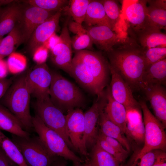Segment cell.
Masks as SVG:
<instances>
[{
	"label": "cell",
	"mask_w": 166,
	"mask_h": 166,
	"mask_svg": "<svg viewBox=\"0 0 166 166\" xmlns=\"http://www.w3.org/2000/svg\"><path fill=\"white\" fill-rule=\"evenodd\" d=\"M144 49L128 36L107 53L109 66L121 76L132 90L143 91L144 89L142 78L146 67Z\"/></svg>",
	"instance_id": "obj_1"
},
{
	"label": "cell",
	"mask_w": 166,
	"mask_h": 166,
	"mask_svg": "<svg viewBox=\"0 0 166 166\" xmlns=\"http://www.w3.org/2000/svg\"><path fill=\"white\" fill-rule=\"evenodd\" d=\"M27 72L12 83L0 99V104L7 109L18 120L24 129L30 133L33 129L30 111L31 93L27 81Z\"/></svg>",
	"instance_id": "obj_2"
},
{
	"label": "cell",
	"mask_w": 166,
	"mask_h": 166,
	"mask_svg": "<svg viewBox=\"0 0 166 166\" xmlns=\"http://www.w3.org/2000/svg\"><path fill=\"white\" fill-rule=\"evenodd\" d=\"M49 95L53 103L63 113L83 107L85 96L80 89L59 73L52 71Z\"/></svg>",
	"instance_id": "obj_3"
},
{
	"label": "cell",
	"mask_w": 166,
	"mask_h": 166,
	"mask_svg": "<svg viewBox=\"0 0 166 166\" xmlns=\"http://www.w3.org/2000/svg\"><path fill=\"white\" fill-rule=\"evenodd\" d=\"M143 113L144 127V145L134 159L133 166L146 153L152 150H159L165 152L166 148L165 128L151 112L146 102H139Z\"/></svg>",
	"instance_id": "obj_4"
},
{
	"label": "cell",
	"mask_w": 166,
	"mask_h": 166,
	"mask_svg": "<svg viewBox=\"0 0 166 166\" xmlns=\"http://www.w3.org/2000/svg\"><path fill=\"white\" fill-rule=\"evenodd\" d=\"M32 124L34 130L52 154L71 160L73 164L84 162L69 147L63 138L47 127L36 114L32 117Z\"/></svg>",
	"instance_id": "obj_5"
},
{
	"label": "cell",
	"mask_w": 166,
	"mask_h": 166,
	"mask_svg": "<svg viewBox=\"0 0 166 166\" xmlns=\"http://www.w3.org/2000/svg\"><path fill=\"white\" fill-rule=\"evenodd\" d=\"M28 166H51L57 156L52 154L38 136L27 137L12 135Z\"/></svg>",
	"instance_id": "obj_6"
},
{
	"label": "cell",
	"mask_w": 166,
	"mask_h": 166,
	"mask_svg": "<svg viewBox=\"0 0 166 166\" xmlns=\"http://www.w3.org/2000/svg\"><path fill=\"white\" fill-rule=\"evenodd\" d=\"M34 108L36 114L44 124L60 135L69 147L74 150L67 134L65 115L53 103L49 96L37 99Z\"/></svg>",
	"instance_id": "obj_7"
},
{
	"label": "cell",
	"mask_w": 166,
	"mask_h": 166,
	"mask_svg": "<svg viewBox=\"0 0 166 166\" xmlns=\"http://www.w3.org/2000/svg\"><path fill=\"white\" fill-rule=\"evenodd\" d=\"M65 115L67 134L74 150L89 159L85 142L84 113L80 108L68 111Z\"/></svg>",
	"instance_id": "obj_8"
},
{
	"label": "cell",
	"mask_w": 166,
	"mask_h": 166,
	"mask_svg": "<svg viewBox=\"0 0 166 166\" xmlns=\"http://www.w3.org/2000/svg\"><path fill=\"white\" fill-rule=\"evenodd\" d=\"M75 56L90 72L102 92L107 84L109 63L100 52L87 50L76 51Z\"/></svg>",
	"instance_id": "obj_9"
},
{
	"label": "cell",
	"mask_w": 166,
	"mask_h": 166,
	"mask_svg": "<svg viewBox=\"0 0 166 166\" xmlns=\"http://www.w3.org/2000/svg\"><path fill=\"white\" fill-rule=\"evenodd\" d=\"M26 78L31 95L37 99H43L49 96L52 73L45 63L37 64L32 70L27 71Z\"/></svg>",
	"instance_id": "obj_10"
},
{
	"label": "cell",
	"mask_w": 166,
	"mask_h": 166,
	"mask_svg": "<svg viewBox=\"0 0 166 166\" xmlns=\"http://www.w3.org/2000/svg\"><path fill=\"white\" fill-rule=\"evenodd\" d=\"M98 97L97 100L84 113L85 144L87 150L91 149L96 144L99 133V117L101 109L106 102L105 94Z\"/></svg>",
	"instance_id": "obj_11"
},
{
	"label": "cell",
	"mask_w": 166,
	"mask_h": 166,
	"mask_svg": "<svg viewBox=\"0 0 166 166\" xmlns=\"http://www.w3.org/2000/svg\"><path fill=\"white\" fill-rule=\"evenodd\" d=\"M68 23V21L65 23L58 41L51 52V59L53 63L69 75L72 59V46Z\"/></svg>",
	"instance_id": "obj_12"
},
{
	"label": "cell",
	"mask_w": 166,
	"mask_h": 166,
	"mask_svg": "<svg viewBox=\"0 0 166 166\" xmlns=\"http://www.w3.org/2000/svg\"><path fill=\"white\" fill-rule=\"evenodd\" d=\"M54 14L30 5L23 8L18 24L22 34L23 43L28 42L37 27Z\"/></svg>",
	"instance_id": "obj_13"
},
{
	"label": "cell",
	"mask_w": 166,
	"mask_h": 166,
	"mask_svg": "<svg viewBox=\"0 0 166 166\" xmlns=\"http://www.w3.org/2000/svg\"><path fill=\"white\" fill-rule=\"evenodd\" d=\"M147 0L123 1L122 13L129 23L128 29L136 31L150 24L147 11Z\"/></svg>",
	"instance_id": "obj_14"
},
{
	"label": "cell",
	"mask_w": 166,
	"mask_h": 166,
	"mask_svg": "<svg viewBox=\"0 0 166 166\" xmlns=\"http://www.w3.org/2000/svg\"><path fill=\"white\" fill-rule=\"evenodd\" d=\"M109 69L112 77L109 87L113 97L124 105L126 111L139 108V103L134 98L129 85L109 65Z\"/></svg>",
	"instance_id": "obj_15"
},
{
	"label": "cell",
	"mask_w": 166,
	"mask_h": 166,
	"mask_svg": "<svg viewBox=\"0 0 166 166\" xmlns=\"http://www.w3.org/2000/svg\"><path fill=\"white\" fill-rule=\"evenodd\" d=\"M63 10L61 9L57 11L34 31L28 41V49L32 55L58 29Z\"/></svg>",
	"instance_id": "obj_16"
},
{
	"label": "cell",
	"mask_w": 166,
	"mask_h": 166,
	"mask_svg": "<svg viewBox=\"0 0 166 166\" xmlns=\"http://www.w3.org/2000/svg\"><path fill=\"white\" fill-rule=\"evenodd\" d=\"M128 34L143 48L166 47V34L159 28L149 24L136 31L128 29Z\"/></svg>",
	"instance_id": "obj_17"
},
{
	"label": "cell",
	"mask_w": 166,
	"mask_h": 166,
	"mask_svg": "<svg viewBox=\"0 0 166 166\" xmlns=\"http://www.w3.org/2000/svg\"><path fill=\"white\" fill-rule=\"evenodd\" d=\"M86 29L93 43L106 53L128 36L119 34L105 26H88Z\"/></svg>",
	"instance_id": "obj_18"
},
{
	"label": "cell",
	"mask_w": 166,
	"mask_h": 166,
	"mask_svg": "<svg viewBox=\"0 0 166 166\" xmlns=\"http://www.w3.org/2000/svg\"><path fill=\"white\" fill-rule=\"evenodd\" d=\"M69 75L75 79L83 89L90 93L97 96L103 93L90 72L75 56L72 58Z\"/></svg>",
	"instance_id": "obj_19"
},
{
	"label": "cell",
	"mask_w": 166,
	"mask_h": 166,
	"mask_svg": "<svg viewBox=\"0 0 166 166\" xmlns=\"http://www.w3.org/2000/svg\"><path fill=\"white\" fill-rule=\"evenodd\" d=\"M147 99L149 101L155 117L164 127L166 126V91L162 85L148 86L144 89Z\"/></svg>",
	"instance_id": "obj_20"
},
{
	"label": "cell",
	"mask_w": 166,
	"mask_h": 166,
	"mask_svg": "<svg viewBox=\"0 0 166 166\" xmlns=\"http://www.w3.org/2000/svg\"><path fill=\"white\" fill-rule=\"evenodd\" d=\"M126 136L129 141L137 145L144 142V127L139 108L126 111Z\"/></svg>",
	"instance_id": "obj_21"
},
{
	"label": "cell",
	"mask_w": 166,
	"mask_h": 166,
	"mask_svg": "<svg viewBox=\"0 0 166 166\" xmlns=\"http://www.w3.org/2000/svg\"><path fill=\"white\" fill-rule=\"evenodd\" d=\"M106 90V102L104 108V112L108 119L119 126L124 133L126 121V108L113 97L109 86Z\"/></svg>",
	"instance_id": "obj_22"
},
{
	"label": "cell",
	"mask_w": 166,
	"mask_h": 166,
	"mask_svg": "<svg viewBox=\"0 0 166 166\" xmlns=\"http://www.w3.org/2000/svg\"><path fill=\"white\" fill-rule=\"evenodd\" d=\"M101 1L107 16L112 23L113 30L122 36L127 37L128 25L125 22L117 1L102 0Z\"/></svg>",
	"instance_id": "obj_23"
},
{
	"label": "cell",
	"mask_w": 166,
	"mask_h": 166,
	"mask_svg": "<svg viewBox=\"0 0 166 166\" xmlns=\"http://www.w3.org/2000/svg\"><path fill=\"white\" fill-rule=\"evenodd\" d=\"M104 107L101 109L99 115V132L116 139L128 152L130 151L131 145L125 134L119 126L108 119L104 112Z\"/></svg>",
	"instance_id": "obj_24"
},
{
	"label": "cell",
	"mask_w": 166,
	"mask_h": 166,
	"mask_svg": "<svg viewBox=\"0 0 166 166\" xmlns=\"http://www.w3.org/2000/svg\"><path fill=\"white\" fill-rule=\"evenodd\" d=\"M84 22L88 26H105L113 30L112 23L107 16L101 0L91 1Z\"/></svg>",
	"instance_id": "obj_25"
},
{
	"label": "cell",
	"mask_w": 166,
	"mask_h": 166,
	"mask_svg": "<svg viewBox=\"0 0 166 166\" xmlns=\"http://www.w3.org/2000/svg\"><path fill=\"white\" fill-rule=\"evenodd\" d=\"M166 80V58H165L146 67L142 78L144 89L148 86L163 85L165 83Z\"/></svg>",
	"instance_id": "obj_26"
},
{
	"label": "cell",
	"mask_w": 166,
	"mask_h": 166,
	"mask_svg": "<svg viewBox=\"0 0 166 166\" xmlns=\"http://www.w3.org/2000/svg\"><path fill=\"white\" fill-rule=\"evenodd\" d=\"M0 129L12 135L24 137L30 135L25 131L18 120L7 109L0 104Z\"/></svg>",
	"instance_id": "obj_27"
},
{
	"label": "cell",
	"mask_w": 166,
	"mask_h": 166,
	"mask_svg": "<svg viewBox=\"0 0 166 166\" xmlns=\"http://www.w3.org/2000/svg\"><path fill=\"white\" fill-rule=\"evenodd\" d=\"M23 8L18 4L12 3L3 10L0 15V37L10 33L18 23Z\"/></svg>",
	"instance_id": "obj_28"
},
{
	"label": "cell",
	"mask_w": 166,
	"mask_h": 166,
	"mask_svg": "<svg viewBox=\"0 0 166 166\" xmlns=\"http://www.w3.org/2000/svg\"><path fill=\"white\" fill-rule=\"evenodd\" d=\"M147 11L149 23L160 30L166 29V0H147Z\"/></svg>",
	"instance_id": "obj_29"
},
{
	"label": "cell",
	"mask_w": 166,
	"mask_h": 166,
	"mask_svg": "<svg viewBox=\"0 0 166 166\" xmlns=\"http://www.w3.org/2000/svg\"><path fill=\"white\" fill-rule=\"evenodd\" d=\"M23 43L22 35L18 23L0 43V58L13 53L16 47Z\"/></svg>",
	"instance_id": "obj_30"
},
{
	"label": "cell",
	"mask_w": 166,
	"mask_h": 166,
	"mask_svg": "<svg viewBox=\"0 0 166 166\" xmlns=\"http://www.w3.org/2000/svg\"><path fill=\"white\" fill-rule=\"evenodd\" d=\"M89 160L93 166H120L121 163L97 143L91 150Z\"/></svg>",
	"instance_id": "obj_31"
},
{
	"label": "cell",
	"mask_w": 166,
	"mask_h": 166,
	"mask_svg": "<svg viewBox=\"0 0 166 166\" xmlns=\"http://www.w3.org/2000/svg\"><path fill=\"white\" fill-rule=\"evenodd\" d=\"M0 147L6 155L18 166H28L17 145L0 130Z\"/></svg>",
	"instance_id": "obj_32"
},
{
	"label": "cell",
	"mask_w": 166,
	"mask_h": 166,
	"mask_svg": "<svg viewBox=\"0 0 166 166\" xmlns=\"http://www.w3.org/2000/svg\"><path fill=\"white\" fill-rule=\"evenodd\" d=\"M91 0H71L69 6L65 8L74 21L81 24L84 22L89 5Z\"/></svg>",
	"instance_id": "obj_33"
},
{
	"label": "cell",
	"mask_w": 166,
	"mask_h": 166,
	"mask_svg": "<svg viewBox=\"0 0 166 166\" xmlns=\"http://www.w3.org/2000/svg\"><path fill=\"white\" fill-rule=\"evenodd\" d=\"M29 5L37 7L49 11L63 9L69 1L65 0H29L23 1Z\"/></svg>",
	"instance_id": "obj_34"
},
{
	"label": "cell",
	"mask_w": 166,
	"mask_h": 166,
	"mask_svg": "<svg viewBox=\"0 0 166 166\" xmlns=\"http://www.w3.org/2000/svg\"><path fill=\"white\" fill-rule=\"evenodd\" d=\"M8 71L14 74L23 71L26 66V60L23 55L13 53L9 57L6 61Z\"/></svg>",
	"instance_id": "obj_35"
},
{
	"label": "cell",
	"mask_w": 166,
	"mask_h": 166,
	"mask_svg": "<svg viewBox=\"0 0 166 166\" xmlns=\"http://www.w3.org/2000/svg\"><path fill=\"white\" fill-rule=\"evenodd\" d=\"M144 54L146 67L166 58V47L145 49Z\"/></svg>",
	"instance_id": "obj_36"
},
{
	"label": "cell",
	"mask_w": 166,
	"mask_h": 166,
	"mask_svg": "<svg viewBox=\"0 0 166 166\" xmlns=\"http://www.w3.org/2000/svg\"><path fill=\"white\" fill-rule=\"evenodd\" d=\"M71 42L72 47L76 51L90 49L93 44L87 31L75 35Z\"/></svg>",
	"instance_id": "obj_37"
},
{
	"label": "cell",
	"mask_w": 166,
	"mask_h": 166,
	"mask_svg": "<svg viewBox=\"0 0 166 166\" xmlns=\"http://www.w3.org/2000/svg\"><path fill=\"white\" fill-rule=\"evenodd\" d=\"M104 150L111 155L120 162H124L127 156L119 152L98 134L96 143Z\"/></svg>",
	"instance_id": "obj_38"
},
{
	"label": "cell",
	"mask_w": 166,
	"mask_h": 166,
	"mask_svg": "<svg viewBox=\"0 0 166 166\" xmlns=\"http://www.w3.org/2000/svg\"><path fill=\"white\" fill-rule=\"evenodd\" d=\"M160 151L153 150L145 154L140 159L139 166H152Z\"/></svg>",
	"instance_id": "obj_39"
},
{
	"label": "cell",
	"mask_w": 166,
	"mask_h": 166,
	"mask_svg": "<svg viewBox=\"0 0 166 166\" xmlns=\"http://www.w3.org/2000/svg\"><path fill=\"white\" fill-rule=\"evenodd\" d=\"M49 50L44 45L38 47L33 54V59L37 64L45 63L48 57Z\"/></svg>",
	"instance_id": "obj_40"
},
{
	"label": "cell",
	"mask_w": 166,
	"mask_h": 166,
	"mask_svg": "<svg viewBox=\"0 0 166 166\" xmlns=\"http://www.w3.org/2000/svg\"><path fill=\"white\" fill-rule=\"evenodd\" d=\"M99 134L116 150L127 156L128 152L116 139L105 136L99 132Z\"/></svg>",
	"instance_id": "obj_41"
},
{
	"label": "cell",
	"mask_w": 166,
	"mask_h": 166,
	"mask_svg": "<svg viewBox=\"0 0 166 166\" xmlns=\"http://www.w3.org/2000/svg\"><path fill=\"white\" fill-rule=\"evenodd\" d=\"M68 30L76 35L87 32L86 29L83 28L81 24L73 21L68 23Z\"/></svg>",
	"instance_id": "obj_42"
},
{
	"label": "cell",
	"mask_w": 166,
	"mask_h": 166,
	"mask_svg": "<svg viewBox=\"0 0 166 166\" xmlns=\"http://www.w3.org/2000/svg\"><path fill=\"white\" fill-rule=\"evenodd\" d=\"M13 82L12 78L0 79V99L4 95Z\"/></svg>",
	"instance_id": "obj_43"
},
{
	"label": "cell",
	"mask_w": 166,
	"mask_h": 166,
	"mask_svg": "<svg viewBox=\"0 0 166 166\" xmlns=\"http://www.w3.org/2000/svg\"><path fill=\"white\" fill-rule=\"evenodd\" d=\"M0 166H18L6 155L0 147Z\"/></svg>",
	"instance_id": "obj_44"
},
{
	"label": "cell",
	"mask_w": 166,
	"mask_h": 166,
	"mask_svg": "<svg viewBox=\"0 0 166 166\" xmlns=\"http://www.w3.org/2000/svg\"><path fill=\"white\" fill-rule=\"evenodd\" d=\"M59 38L55 33L53 34L43 44L44 45L48 50L50 51L57 43Z\"/></svg>",
	"instance_id": "obj_45"
},
{
	"label": "cell",
	"mask_w": 166,
	"mask_h": 166,
	"mask_svg": "<svg viewBox=\"0 0 166 166\" xmlns=\"http://www.w3.org/2000/svg\"><path fill=\"white\" fill-rule=\"evenodd\" d=\"M166 153L160 150L152 166H166Z\"/></svg>",
	"instance_id": "obj_46"
},
{
	"label": "cell",
	"mask_w": 166,
	"mask_h": 166,
	"mask_svg": "<svg viewBox=\"0 0 166 166\" xmlns=\"http://www.w3.org/2000/svg\"><path fill=\"white\" fill-rule=\"evenodd\" d=\"M8 71L7 62L0 58V79L5 78Z\"/></svg>",
	"instance_id": "obj_47"
},
{
	"label": "cell",
	"mask_w": 166,
	"mask_h": 166,
	"mask_svg": "<svg viewBox=\"0 0 166 166\" xmlns=\"http://www.w3.org/2000/svg\"><path fill=\"white\" fill-rule=\"evenodd\" d=\"M51 166H67L66 160L59 156H57L52 163Z\"/></svg>",
	"instance_id": "obj_48"
},
{
	"label": "cell",
	"mask_w": 166,
	"mask_h": 166,
	"mask_svg": "<svg viewBox=\"0 0 166 166\" xmlns=\"http://www.w3.org/2000/svg\"><path fill=\"white\" fill-rule=\"evenodd\" d=\"M10 0H0V4L1 5H4L6 4H9L10 3Z\"/></svg>",
	"instance_id": "obj_49"
},
{
	"label": "cell",
	"mask_w": 166,
	"mask_h": 166,
	"mask_svg": "<svg viewBox=\"0 0 166 166\" xmlns=\"http://www.w3.org/2000/svg\"><path fill=\"white\" fill-rule=\"evenodd\" d=\"M84 166H93L89 160V159L86 160L85 163L84 164Z\"/></svg>",
	"instance_id": "obj_50"
},
{
	"label": "cell",
	"mask_w": 166,
	"mask_h": 166,
	"mask_svg": "<svg viewBox=\"0 0 166 166\" xmlns=\"http://www.w3.org/2000/svg\"><path fill=\"white\" fill-rule=\"evenodd\" d=\"M73 164V166H84V163H77Z\"/></svg>",
	"instance_id": "obj_51"
},
{
	"label": "cell",
	"mask_w": 166,
	"mask_h": 166,
	"mask_svg": "<svg viewBox=\"0 0 166 166\" xmlns=\"http://www.w3.org/2000/svg\"><path fill=\"white\" fill-rule=\"evenodd\" d=\"M2 5H1L0 4V15L2 11V10H3L1 8V6Z\"/></svg>",
	"instance_id": "obj_52"
},
{
	"label": "cell",
	"mask_w": 166,
	"mask_h": 166,
	"mask_svg": "<svg viewBox=\"0 0 166 166\" xmlns=\"http://www.w3.org/2000/svg\"><path fill=\"white\" fill-rule=\"evenodd\" d=\"M2 38H2V37H0V42H1V41L2 40Z\"/></svg>",
	"instance_id": "obj_53"
},
{
	"label": "cell",
	"mask_w": 166,
	"mask_h": 166,
	"mask_svg": "<svg viewBox=\"0 0 166 166\" xmlns=\"http://www.w3.org/2000/svg\"></svg>",
	"instance_id": "obj_54"
}]
</instances>
